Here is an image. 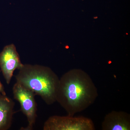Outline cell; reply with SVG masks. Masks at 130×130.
Listing matches in <instances>:
<instances>
[{
	"mask_svg": "<svg viewBox=\"0 0 130 130\" xmlns=\"http://www.w3.org/2000/svg\"><path fill=\"white\" fill-rule=\"evenodd\" d=\"M98 96L97 88L83 70H70L60 78L56 102L69 116L84 111L93 105Z\"/></svg>",
	"mask_w": 130,
	"mask_h": 130,
	"instance_id": "1",
	"label": "cell"
},
{
	"mask_svg": "<svg viewBox=\"0 0 130 130\" xmlns=\"http://www.w3.org/2000/svg\"><path fill=\"white\" fill-rule=\"evenodd\" d=\"M0 95H6L4 86L1 83V81H0Z\"/></svg>",
	"mask_w": 130,
	"mask_h": 130,
	"instance_id": "8",
	"label": "cell"
},
{
	"mask_svg": "<svg viewBox=\"0 0 130 130\" xmlns=\"http://www.w3.org/2000/svg\"><path fill=\"white\" fill-rule=\"evenodd\" d=\"M14 99L19 102L21 110L26 116L28 126L21 128V130H32L37 118V105L35 98L36 95L31 91L16 82L12 88Z\"/></svg>",
	"mask_w": 130,
	"mask_h": 130,
	"instance_id": "4",
	"label": "cell"
},
{
	"mask_svg": "<svg viewBox=\"0 0 130 130\" xmlns=\"http://www.w3.org/2000/svg\"><path fill=\"white\" fill-rule=\"evenodd\" d=\"M15 78L16 82L40 96L47 105H52L56 102L60 78L50 68L23 64Z\"/></svg>",
	"mask_w": 130,
	"mask_h": 130,
	"instance_id": "2",
	"label": "cell"
},
{
	"mask_svg": "<svg viewBox=\"0 0 130 130\" xmlns=\"http://www.w3.org/2000/svg\"><path fill=\"white\" fill-rule=\"evenodd\" d=\"M23 65L14 44L6 46L0 53V68L7 84L10 83L14 71Z\"/></svg>",
	"mask_w": 130,
	"mask_h": 130,
	"instance_id": "5",
	"label": "cell"
},
{
	"mask_svg": "<svg viewBox=\"0 0 130 130\" xmlns=\"http://www.w3.org/2000/svg\"><path fill=\"white\" fill-rule=\"evenodd\" d=\"M102 129L130 130V115L123 111H112L105 116Z\"/></svg>",
	"mask_w": 130,
	"mask_h": 130,
	"instance_id": "6",
	"label": "cell"
},
{
	"mask_svg": "<svg viewBox=\"0 0 130 130\" xmlns=\"http://www.w3.org/2000/svg\"><path fill=\"white\" fill-rule=\"evenodd\" d=\"M14 105L11 98L0 95V130H7L11 126Z\"/></svg>",
	"mask_w": 130,
	"mask_h": 130,
	"instance_id": "7",
	"label": "cell"
},
{
	"mask_svg": "<svg viewBox=\"0 0 130 130\" xmlns=\"http://www.w3.org/2000/svg\"><path fill=\"white\" fill-rule=\"evenodd\" d=\"M92 120L84 116H50L44 123L43 130H95Z\"/></svg>",
	"mask_w": 130,
	"mask_h": 130,
	"instance_id": "3",
	"label": "cell"
}]
</instances>
